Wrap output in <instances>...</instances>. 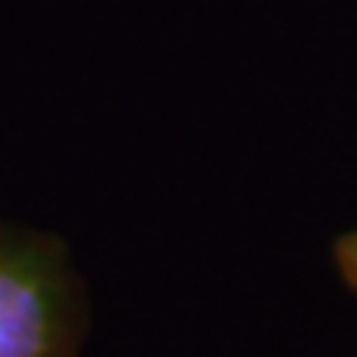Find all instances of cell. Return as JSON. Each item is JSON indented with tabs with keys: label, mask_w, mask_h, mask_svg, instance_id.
Here are the masks:
<instances>
[{
	"label": "cell",
	"mask_w": 357,
	"mask_h": 357,
	"mask_svg": "<svg viewBox=\"0 0 357 357\" xmlns=\"http://www.w3.org/2000/svg\"><path fill=\"white\" fill-rule=\"evenodd\" d=\"M331 255H334V268H337L341 281L357 294V225L334 238Z\"/></svg>",
	"instance_id": "2"
},
{
	"label": "cell",
	"mask_w": 357,
	"mask_h": 357,
	"mask_svg": "<svg viewBox=\"0 0 357 357\" xmlns=\"http://www.w3.org/2000/svg\"><path fill=\"white\" fill-rule=\"evenodd\" d=\"M89 298L63 238L0 222V357H83Z\"/></svg>",
	"instance_id": "1"
}]
</instances>
